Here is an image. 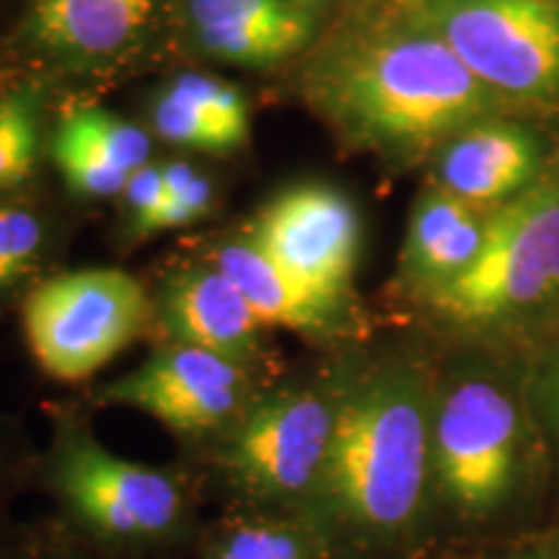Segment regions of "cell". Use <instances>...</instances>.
<instances>
[{
    "mask_svg": "<svg viewBox=\"0 0 559 559\" xmlns=\"http://www.w3.org/2000/svg\"><path fill=\"white\" fill-rule=\"evenodd\" d=\"M210 559H319V551L293 523L241 521L223 531Z\"/></svg>",
    "mask_w": 559,
    "mask_h": 559,
    "instance_id": "20",
    "label": "cell"
},
{
    "mask_svg": "<svg viewBox=\"0 0 559 559\" xmlns=\"http://www.w3.org/2000/svg\"><path fill=\"white\" fill-rule=\"evenodd\" d=\"M21 317L39 368L55 381L79 383L145 332L151 300L130 272L91 267L41 280L26 296Z\"/></svg>",
    "mask_w": 559,
    "mask_h": 559,
    "instance_id": "7",
    "label": "cell"
},
{
    "mask_svg": "<svg viewBox=\"0 0 559 559\" xmlns=\"http://www.w3.org/2000/svg\"><path fill=\"white\" fill-rule=\"evenodd\" d=\"M160 317L179 345L210 349L247 368L260 360V319L215 264L174 275L160 298Z\"/></svg>",
    "mask_w": 559,
    "mask_h": 559,
    "instance_id": "11",
    "label": "cell"
},
{
    "mask_svg": "<svg viewBox=\"0 0 559 559\" xmlns=\"http://www.w3.org/2000/svg\"><path fill=\"white\" fill-rule=\"evenodd\" d=\"M453 326L495 332L534 319L559 300V174L539 177L487 215L474 262L428 293Z\"/></svg>",
    "mask_w": 559,
    "mask_h": 559,
    "instance_id": "4",
    "label": "cell"
},
{
    "mask_svg": "<svg viewBox=\"0 0 559 559\" xmlns=\"http://www.w3.org/2000/svg\"><path fill=\"white\" fill-rule=\"evenodd\" d=\"M187 16L202 52L249 68L290 58L313 32L309 9L293 0H190Z\"/></svg>",
    "mask_w": 559,
    "mask_h": 559,
    "instance_id": "12",
    "label": "cell"
},
{
    "mask_svg": "<svg viewBox=\"0 0 559 559\" xmlns=\"http://www.w3.org/2000/svg\"><path fill=\"white\" fill-rule=\"evenodd\" d=\"M41 251L45 226L32 210L0 205V298L32 277Z\"/></svg>",
    "mask_w": 559,
    "mask_h": 559,
    "instance_id": "21",
    "label": "cell"
},
{
    "mask_svg": "<svg viewBox=\"0 0 559 559\" xmlns=\"http://www.w3.org/2000/svg\"><path fill=\"white\" fill-rule=\"evenodd\" d=\"M179 99L192 104L205 120L213 124L223 140L226 153L239 151L249 140V107L243 96L228 83L210 79L202 73H185L174 79L169 86Z\"/></svg>",
    "mask_w": 559,
    "mask_h": 559,
    "instance_id": "19",
    "label": "cell"
},
{
    "mask_svg": "<svg viewBox=\"0 0 559 559\" xmlns=\"http://www.w3.org/2000/svg\"><path fill=\"white\" fill-rule=\"evenodd\" d=\"M528 381L472 362L436 381L432 495L461 521L502 513L526 485L534 456Z\"/></svg>",
    "mask_w": 559,
    "mask_h": 559,
    "instance_id": "3",
    "label": "cell"
},
{
    "mask_svg": "<svg viewBox=\"0 0 559 559\" xmlns=\"http://www.w3.org/2000/svg\"><path fill=\"white\" fill-rule=\"evenodd\" d=\"M513 559H549V557H542V555H526V557H513Z\"/></svg>",
    "mask_w": 559,
    "mask_h": 559,
    "instance_id": "27",
    "label": "cell"
},
{
    "mask_svg": "<svg viewBox=\"0 0 559 559\" xmlns=\"http://www.w3.org/2000/svg\"><path fill=\"white\" fill-rule=\"evenodd\" d=\"M9 559H115L75 542H39Z\"/></svg>",
    "mask_w": 559,
    "mask_h": 559,
    "instance_id": "25",
    "label": "cell"
},
{
    "mask_svg": "<svg viewBox=\"0 0 559 559\" xmlns=\"http://www.w3.org/2000/svg\"><path fill=\"white\" fill-rule=\"evenodd\" d=\"M99 400L145 412L179 436L230 430L257 400L251 368L210 349L179 345L160 349Z\"/></svg>",
    "mask_w": 559,
    "mask_h": 559,
    "instance_id": "10",
    "label": "cell"
},
{
    "mask_svg": "<svg viewBox=\"0 0 559 559\" xmlns=\"http://www.w3.org/2000/svg\"><path fill=\"white\" fill-rule=\"evenodd\" d=\"M213 264L241 290L262 326H283L309 337H324L340 326L345 309L306 288L249 236L221 243Z\"/></svg>",
    "mask_w": 559,
    "mask_h": 559,
    "instance_id": "15",
    "label": "cell"
},
{
    "mask_svg": "<svg viewBox=\"0 0 559 559\" xmlns=\"http://www.w3.org/2000/svg\"><path fill=\"white\" fill-rule=\"evenodd\" d=\"M247 236L321 298L347 309L360 257V215L332 185H296L260 210Z\"/></svg>",
    "mask_w": 559,
    "mask_h": 559,
    "instance_id": "9",
    "label": "cell"
},
{
    "mask_svg": "<svg viewBox=\"0 0 559 559\" xmlns=\"http://www.w3.org/2000/svg\"><path fill=\"white\" fill-rule=\"evenodd\" d=\"M41 140V96L24 86L0 94V198L32 177Z\"/></svg>",
    "mask_w": 559,
    "mask_h": 559,
    "instance_id": "18",
    "label": "cell"
},
{
    "mask_svg": "<svg viewBox=\"0 0 559 559\" xmlns=\"http://www.w3.org/2000/svg\"><path fill=\"white\" fill-rule=\"evenodd\" d=\"M345 381L296 383L257 396L228 430L223 466L260 506L313 502L330 459Z\"/></svg>",
    "mask_w": 559,
    "mask_h": 559,
    "instance_id": "5",
    "label": "cell"
},
{
    "mask_svg": "<svg viewBox=\"0 0 559 559\" xmlns=\"http://www.w3.org/2000/svg\"><path fill=\"white\" fill-rule=\"evenodd\" d=\"M539 179V145L519 124L481 120L445 140L438 187L466 205H502Z\"/></svg>",
    "mask_w": 559,
    "mask_h": 559,
    "instance_id": "13",
    "label": "cell"
},
{
    "mask_svg": "<svg viewBox=\"0 0 559 559\" xmlns=\"http://www.w3.org/2000/svg\"><path fill=\"white\" fill-rule=\"evenodd\" d=\"M55 164L68 190L81 198H111L132 174L148 166L151 140L138 124L99 107L70 109L52 140Z\"/></svg>",
    "mask_w": 559,
    "mask_h": 559,
    "instance_id": "14",
    "label": "cell"
},
{
    "mask_svg": "<svg viewBox=\"0 0 559 559\" xmlns=\"http://www.w3.org/2000/svg\"><path fill=\"white\" fill-rule=\"evenodd\" d=\"M153 0H34L29 39L68 60L115 58L135 45Z\"/></svg>",
    "mask_w": 559,
    "mask_h": 559,
    "instance_id": "16",
    "label": "cell"
},
{
    "mask_svg": "<svg viewBox=\"0 0 559 559\" xmlns=\"http://www.w3.org/2000/svg\"><path fill=\"white\" fill-rule=\"evenodd\" d=\"M52 481L73 521L117 547L171 539L190 510L177 474L117 456L79 425L60 432Z\"/></svg>",
    "mask_w": 559,
    "mask_h": 559,
    "instance_id": "8",
    "label": "cell"
},
{
    "mask_svg": "<svg viewBox=\"0 0 559 559\" xmlns=\"http://www.w3.org/2000/svg\"><path fill=\"white\" fill-rule=\"evenodd\" d=\"M293 3H298V5H304V9H309V5L317 3V0H293Z\"/></svg>",
    "mask_w": 559,
    "mask_h": 559,
    "instance_id": "26",
    "label": "cell"
},
{
    "mask_svg": "<svg viewBox=\"0 0 559 559\" xmlns=\"http://www.w3.org/2000/svg\"><path fill=\"white\" fill-rule=\"evenodd\" d=\"M528 400L536 425L559 456V330L528 373Z\"/></svg>",
    "mask_w": 559,
    "mask_h": 559,
    "instance_id": "23",
    "label": "cell"
},
{
    "mask_svg": "<svg viewBox=\"0 0 559 559\" xmlns=\"http://www.w3.org/2000/svg\"><path fill=\"white\" fill-rule=\"evenodd\" d=\"M306 96L342 140L389 156L451 140L500 104L412 16L334 41L306 73Z\"/></svg>",
    "mask_w": 559,
    "mask_h": 559,
    "instance_id": "1",
    "label": "cell"
},
{
    "mask_svg": "<svg viewBox=\"0 0 559 559\" xmlns=\"http://www.w3.org/2000/svg\"><path fill=\"white\" fill-rule=\"evenodd\" d=\"M487 215H479L464 200L445 190L425 192L412 210L402 272L423 296L459 277L485 241Z\"/></svg>",
    "mask_w": 559,
    "mask_h": 559,
    "instance_id": "17",
    "label": "cell"
},
{
    "mask_svg": "<svg viewBox=\"0 0 559 559\" xmlns=\"http://www.w3.org/2000/svg\"><path fill=\"white\" fill-rule=\"evenodd\" d=\"M436 381L415 360H386L342 389L324 477L311 506L360 547L412 534L432 495Z\"/></svg>",
    "mask_w": 559,
    "mask_h": 559,
    "instance_id": "2",
    "label": "cell"
},
{
    "mask_svg": "<svg viewBox=\"0 0 559 559\" xmlns=\"http://www.w3.org/2000/svg\"><path fill=\"white\" fill-rule=\"evenodd\" d=\"M164 181L166 202L158 215L156 234L169 228H185L207 215L210 205H213V187H210L207 177H202L185 160H177L164 169Z\"/></svg>",
    "mask_w": 559,
    "mask_h": 559,
    "instance_id": "22",
    "label": "cell"
},
{
    "mask_svg": "<svg viewBox=\"0 0 559 559\" xmlns=\"http://www.w3.org/2000/svg\"><path fill=\"white\" fill-rule=\"evenodd\" d=\"M500 102L559 99V0H407Z\"/></svg>",
    "mask_w": 559,
    "mask_h": 559,
    "instance_id": "6",
    "label": "cell"
},
{
    "mask_svg": "<svg viewBox=\"0 0 559 559\" xmlns=\"http://www.w3.org/2000/svg\"><path fill=\"white\" fill-rule=\"evenodd\" d=\"M124 198H128L132 234L135 236L156 234L158 215L166 202L164 169H156V166H143V169H138L130 177L128 187H124Z\"/></svg>",
    "mask_w": 559,
    "mask_h": 559,
    "instance_id": "24",
    "label": "cell"
}]
</instances>
